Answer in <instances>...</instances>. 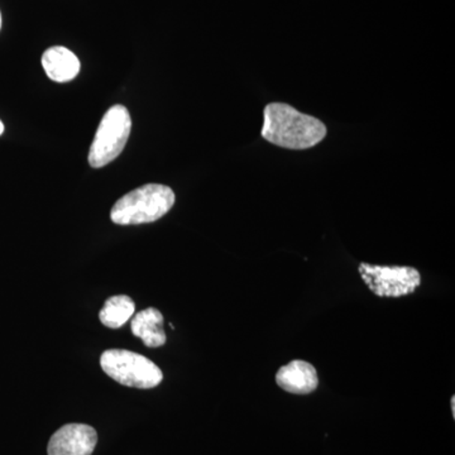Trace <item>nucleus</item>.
<instances>
[{"label": "nucleus", "mask_w": 455, "mask_h": 455, "mask_svg": "<svg viewBox=\"0 0 455 455\" xmlns=\"http://www.w3.org/2000/svg\"><path fill=\"white\" fill-rule=\"evenodd\" d=\"M276 382L290 394L309 395L316 390L319 379L313 364L305 361H292L278 371Z\"/></svg>", "instance_id": "obj_7"}, {"label": "nucleus", "mask_w": 455, "mask_h": 455, "mask_svg": "<svg viewBox=\"0 0 455 455\" xmlns=\"http://www.w3.org/2000/svg\"><path fill=\"white\" fill-rule=\"evenodd\" d=\"M359 274L368 289L379 298H401L420 286V272L400 266H377L362 262Z\"/></svg>", "instance_id": "obj_5"}, {"label": "nucleus", "mask_w": 455, "mask_h": 455, "mask_svg": "<svg viewBox=\"0 0 455 455\" xmlns=\"http://www.w3.org/2000/svg\"><path fill=\"white\" fill-rule=\"evenodd\" d=\"M3 133H4V124L0 121V136H2Z\"/></svg>", "instance_id": "obj_12"}, {"label": "nucleus", "mask_w": 455, "mask_h": 455, "mask_svg": "<svg viewBox=\"0 0 455 455\" xmlns=\"http://www.w3.org/2000/svg\"><path fill=\"white\" fill-rule=\"evenodd\" d=\"M0 27H2V16H0Z\"/></svg>", "instance_id": "obj_13"}, {"label": "nucleus", "mask_w": 455, "mask_h": 455, "mask_svg": "<svg viewBox=\"0 0 455 455\" xmlns=\"http://www.w3.org/2000/svg\"><path fill=\"white\" fill-rule=\"evenodd\" d=\"M100 366L108 376L123 386L154 388L164 379L163 371L145 355L124 349H109L101 355Z\"/></svg>", "instance_id": "obj_3"}, {"label": "nucleus", "mask_w": 455, "mask_h": 455, "mask_svg": "<svg viewBox=\"0 0 455 455\" xmlns=\"http://www.w3.org/2000/svg\"><path fill=\"white\" fill-rule=\"evenodd\" d=\"M132 333L140 338L148 348H157L166 343L164 331V316L155 307L140 311L131 323Z\"/></svg>", "instance_id": "obj_9"}, {"label": "nucleus", "mask_w": 455, "mask_h": 455, "mask_svg": "<svg viewBox=\"0 0 455 455\" xmlns=\"http://www.w3.org/2000/svg\"><path fill=\"white\" fill-rule=\"evenodd\" d=\"M455 397H451V410H453V416H455Z\"/></svg>", "instance_id": "obj_11"}, {"label": "nucleus", "mask_w": 455, "mask_h": 455, "mask_svg": "<svg viewBox=\"0 0 455 455\" xmlns=\"http://www.w3.org/2000/svg\"><path fill=\"white\" fill-rule=\"evenodd\" d=\"M42 66L47 76L56 83H68L74 80L80 71V61L73 51L66 47H51L42 56Z\"/></svg>", "instance_id": "obj_8"}, {"label": "nucleus", "mask_w": 455, "mask_h": 455, "mask_svg": "<svg viewBox=\"0 0 455 455\" xmlns=\"http://www.w3.org/2000/svg\"><path fill=\"white\" fill-rule=\"evenodd\" d=\"M134 310H136V305L130 296H112L104 304L99 317L108 328L118 329L134 315Z\"/></svg>", "instance_id": "obj_10"}, {"label": "nucleus", "mask_w": 455, "mask_h": 455, "mask_svg": "<svg viewBox=\"0 0 455 455\" xmlns=\"http://www.w3.org/2000/svg\"><path fill=\"white\" fill-rule=\"evenodd\" d=\"M263 116V139L283 148H311L319 145L328 133L324 123L289 104H268Z\"/></svg>", "instance_id": "obj_1"}, {"label": "nucleus", "mask_w": 455, "mask_h": 455, "mask_svg": "<svg viewBox=\"0 0 455 455\" xmlns=\"http://www.w3.org/2000/svg\"><path fill=\"white\" fill-rule=\"evenodd\" d=\"M175 200V193L166 185H143L114 204L110 218L119 226L154 223L172 209Z\"/></svg>", "instance_id": "obj_2"}, {"label": "nucleus", "mask_w": 455, "mask_h": 455, "mask_svg": "<svg viewBox=\"0 0 455 455\" xmlns=\"http://www.w3.org/2000/svg\"><path fill=\"white\" fill-rule=\"evenodd\" d=\"M132 130L131 114L127 108L114 106L106 113L89 151L92 169H101L122 154Z\"/></svg>", "instance_id": "obj_4"}, {"label": "nucleus", "mask_w": 455, "mask_h": 455, "mask_svg": "<svg viewBox=\"0 0 455 455\" xmlns=\"http://www.w3.org/2000/svg\"><path fill=\"white\" fill-rule=\"evenodd\" d=\"M98 433L85 424H68L51 436L49 455H92L97 447Z\"/></svg>", "instance_id": "obj_6"}]
</instances>
